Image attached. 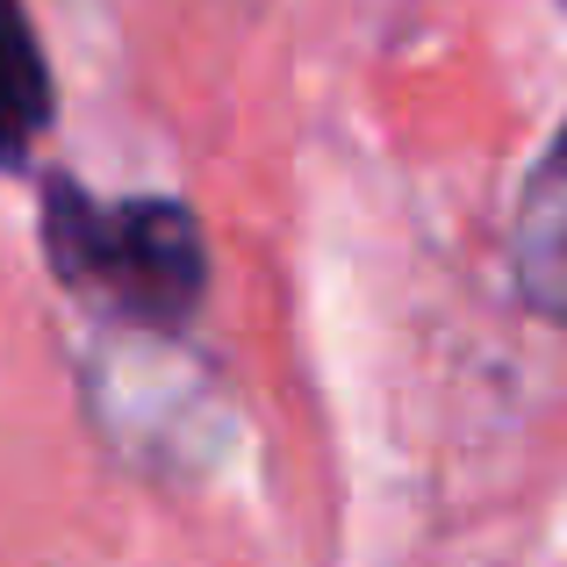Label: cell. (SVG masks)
Here are the masks:
<instances>
[{"instance_id":"obj_1","label":"cell","mask_w":567,"mask_h":567,"mask_svg":"<svg viewBox=\"0 0 567 567\" xmlns=\"http://www.w3.org/2000/svg\"><path fill=\"white\" fill-rule=\"evenodd\" d=\"M43 245L65 288L130 323H181L202 295V230L181 202H94L86 187L51 181Z\"/></svg>"},{"instance_id":"obj_2","label":"cell","mask_w":567,"mask_h":567,"mask_svg":"<svg viewBox=\"0 0 567 567\" xmlns=\"http://www.w3.org/2000/svg\"><path fill=\"white\" fill-rule=\"evenodd\" d=\"M511 266L517 288L539 317L567 323V130L554 137V152L539 158L525 202H517V230H511Z\"/></svg>"},{"instance_id":"obj_3","label":"cell","mask_w":567,"mask_h":567,"mask_svg":"<svg viewBox=\"0 0 567 567\" xmlns=\"http://www.w3.org/2000/svg\"><path fill=\"white\" fill-rule=\"evenodd\" d=\"M51 130V65L22 0H0V166H22Z\"/></svg>"}]
</instances>
